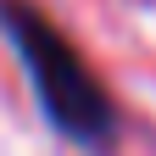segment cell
<instances>
[{
  "label": "cell",
  "instance_id": "1",
  "mask_svg": "<svg viewBox=\"0 0 156 156\" xmlns=\"http://www.w3.org/2000/svg\"><path fill=\"white\" fill-rule=\"evenodd\" d=\"M0 28H6L11 50L23 56V73L39 95L45 117L56 123V134H67L73 145H106L112 140V101L101 89V78L89 73V62L73 50V39L39 17L28 0H0Z\"/></svg>",
  "mask_w": 156,
  "mask_h": 156
}]
</instances>
